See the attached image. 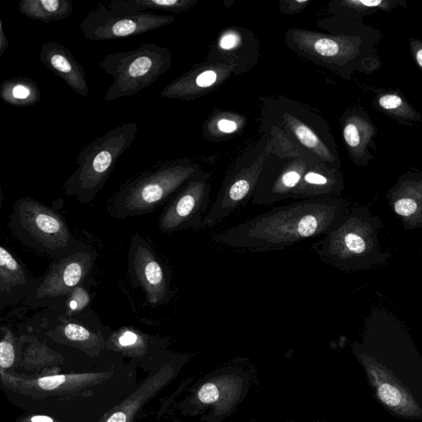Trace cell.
<instances>
[{
    "label": "cell",
    "mask_w": 422,
    "mask_h": 422,
    "mask_svg": "<svg viewBox=\"0 0 422 422\" xmlns=\"http://www.w3.org/2000/svg\"><path fill=\"white\" fill-rule=\"evenodd\" d=\"M376 133L377 130L368 118L358 116L346 124L343 136L352 153L358 157H363L364 155H370V147Z\"/></svg>",
    "instance_id": "4fadbf2b"
},
{
    "label": "cell",
    "mask_w": 422,
    "mask_h": 422,
    "mask_svg": "<svg viewBox=\"0 0 422 422\" xmlns=\"http://www.w3.org/2000/svg\"><path fill=\"white\" fill-rule=\"evenodd\" d=\"M9 47V41L6 35V31L3 30V21L0 20V57H2L6 53Z\"/></svg>",
    "instance_id": "4dcf8cb0"
},
{
    "label": "cell",
    "mask_w": 422,
    "mask_h": 422,
    "mask_svg": "<svg viewBox=\"0 0 422 422\" xmlns=\"http://www.w3.org/2000/svg\"><path fill=\"white\" fill-rule=\"evenodd\" d=\"M9 226L24 245L54 258L66 255L75 242L61 215L31 197L16 201Z\"/></svg>",
    "instance_id": "5b68a950"
},
{
    "label": "cell",
    "mask_w": 422,
    "mask_h": 422,
    "mask_svg": "<svg viewBox=\"0 0 422 422\" xmlns=\"http://www.w3.org/2000/svg\"><path fill=\"white\" fill-rule=\"evenodd\" d=\"M139 127L123 124L98 137L80 151L77 168L64 183L67 196H75L82 203L93 201L103 189L121 156L135 141Z\"/></svg>",
    "instance_id": "7a4b0ae2"
},
{
    "label": "cell",
    "mask_w": 422,
    "mask_h": 422,
    "mask_svg": "<svg viewBox=\"0 0 422 422\" xmlns=\"http://www.w3.org/2000/svg\"><path fill=\"white\" fill-rule=\"evenodd\" d=\"M15 349L10 342L3 340L0 343V366L9 368L15 362Z\"/></svg>",
    "instance_id": "7402d4cb"
},
{
    "label": "cell",
    "mask_w": 422,
    "mask_h": 422,
    "mask_svg": "<svg viewBox=\"0 0 422 422\" xmlns=\"http://www.w3.org/2000/svg\"><path fill=\"white\" fill-rule=\"evenodd\" d=\"M191 4L189 0H115L107 6L114 11L140 13L163 10L179 13L186 11Z\"/></svg>",
    "instance_id": "9a60e30c"
},
{
    "label": "cell",
    "mask_w": 422,
    "mask_h": 422,
    "mask_svg": "<svg viewBox=\"0 0 422 422\" xmlns=\"http://www.w3.org/2000/svg\"><path fill=\"white\" fill-rule=\"evenodd\" d=\"M240 36L236 34L229 33L224 35L220 40V47L224 50H232L240 43Z\"/></svg>",
    "instance_id": "4316f807"
},
{
    "label": "cell",
    "mask_w": 422,
    "mask_h": 422,
    "mask_svg": "<svg viewBox=\"0 0 422 422\" xmlns=\"http://www.w3.org/2000/svg\"><path fill=\"white\" fill-rule=\"evenodd\" d=\"M18 10L31 20L50 24L70 17L73 3L71 0H22Z\"/></svg>",
    "instance_id": "8fae6325"
},
{
    "label": "cell",
    "mask_w": 422,
    "mask_h": 422,
    "mask_svg": "<svg viewBox=\"0 0 422 422\" xmlns=\"http://www.w3.org/2000/svg\"><path fill=\"white\" fill-rule=\"evenodd\" d=\"M376 105L382 112L402 124L421 120L417 113L407 101L396 93H381L375 99Z\"/></svg>",
    "instance_id": "2e32d148"
},
{
    "label": "cell",
    "mask_w": 422,
    "mask_h": 422,
    "mask_svg": "<svg viewBox=\"0 0 422 422\" xmlns=\"http://www.w3.org/2000/svg\"><path fill=\"white\" fill-rule=\"evenodd\" d=\"M107 422H126V416L123 412H118L110 416Z\"/></svg>",
    "instance_id": "1f68e13d"
},
{
    "label": "cell",
    "mask_w": 422,
    "mask_h": 422,
    "mask_svg": "<svg viewBox=\"0 0 422 422\" xmlns=\"http://www.w3.org/2000/svg\"><path fill=\"white\" fill-rule=\"evenodd\" d=\"M175 20L174 17L153 12L114 11L107 4L100 3L82 22L80 31L90 41L117 40L148 34Z\"/></svg>",
    "instance_id": "8992f818"
},
{
    "label": "cell",
    "mask_w": 422,
    "mask_h": 422,
    "mask_svg": "<svg viewBox=\"0 0 422 422\" xmlns=\"http://www.w3.org/2000/svg\"><path fill=\"white\" fill-rule=\"evenodd\" d=\"M396 213L402 217H409L414 214L417 210V204L414 200L409 198H402L396 201L394 205Z\"/></svg>",
    "instance_id": "603a6c76"
},
{
    "label": "cell",
    "mask_w": 422,
    "mask_h": 422,
    "mask_svg": "<svg viewBox=\"0 0 422 422\" xmlns=\"http://www.w3.org/2000/svg\"><path fill=\"white\" fill-rule=\"evenodd\" d=\"M129 272L132 281L143 289L151 305H162L168 300V275L151 247L139 236L131 242Z\"/></svg>",
    "instance_id": "ba28073f"
},
{
    "label": "cell",
    "mask_w": 422,
    "mask_h": 422,
    "mask_svg": "<svg viewBox=\"0 0 422 422\" xmlns=\"http://www.w3.org/2000/svg\"><path fill=\"white\" fill-rule=\"evenodd\" d=\"M66 380L65 375L49 376V377L40 379L38 380V385L43 389L53 390L65 383Z\"/></svg>",
    "instance_id": "d4e9b609"
},
{
    "label": "cell",
    "mask_w": 422,
    "mask_h": 422,
    "mask_svg": "<svg viewBox=\"0 0 422 422\" xmlns=\"http://www.w3.org/2000/svg\"><path fill=\"white\" fill-rule=\"evenodd\" d=\"M315 52L324 57H333L340 52V45L336 41L329 38H320L314 45Z\"/></svg>",
    "instance_id": "ffe728a7"
},
{
    "label": "cell",
    "mask_w": 422,
    "mask_h": 422,
    "mask_svg": "<svg viewBox=\"0 0 422 422\" xmlns=\"http://www.w3.org/2000/svg\"><path fill=\"white\" fill-rule=\"evenodd\" d=\"M172 65L171 52L157 44L146 43L128 52L109 54L99 66L114 81L104 95L106 103L131 97L149 88Z\"/></svg>",
    "instance_id": "277c9868"
},
{
    "label": "cell",
    "mask_w": 422,
    "mask_h": 422,
    "mask_svg": "<svg viewBox=\"0 0 422 422\" xmlns=\"http://www.w3.org/2000/svg\"><path fill=\"white\" fill-rule=\"evenodd\" d=\"M218 128L224 133H233L236 131L238 126L235 122L223 119L218 122Z\"/></svg>",
    "instance_id": "f546056e"
},
{
    "label": "cell",
    "mask_w": 422,
    "mask_h": 422,
    "mask_svg": "<svg viewBox=\"0 0 422 422\" xmlns=\"http://www.w3.org/2000/svg\"><path fill=\"white\" fill-rule=\"evenodd\" d=\"M196 168L184 162H163L138 174L110 201L115 217L127 218L153 212L196 175Z\"/></svg>",
    "instance_id": "3957f363"
},
{
    "label": "cell",
    "mask_w": 422,
    "mask_h": 422,
    "mask_svg": "<svg viewBox=\"0 0 422 422\" xmlns=\"http://www.w3.org/2000/svg\"><path fill=\"white\" fill-rule=\"evenodd\" d=\"M26 273L10 252L0 247V291L8 292L13 287L26 284Z\"/></svg>",
    "instance_id": "e0dca14e"
},
{
    "label": "cell",
    "mask_w": 422,
    "mask_h": 422,
    "mask_svg": "<svg viewBox=\"0 0 422 422\" xmlns=\"http://www.w3.org/2000/svg\"><path fill=\"white\" fill-rule=\"evenodd\" d=\"M0 98L11 107L27 108L41 99V92L38 82L24 76L6 80L0 85Z\"/></svg>",
    "instance_id": "7c38bea8"
},
{
    "label": "cell",
    "mask_w": 422,
    "mask_h": 422,
    "mask_svg": "<svg viewBox=\"0 0 422 422\" xmlns=\"http://www.w3.org/2000/svg\"><path fill=\"white\" fill-rule=\"evenodd\" d=\"M346 3L357 13L371 15L378 11H389L390 9L395 8L397 4H402V2L392 1V0H350Z\"/></svg>",
    "instance_id": "ac0fdd59"
},
{
    "label": "cell",
    "mask_w": 422,
    "mask_h": 422,
    "mask_svg": "<svg viewBox=\"0 0 422 422\" xmlns=\"http://www.w3.org/2000/svg\"><path fill=\"white\" fill-rule=\"evenodd\" d=\"M39 59L45 68L61 78L77 95L88 96L89 89L85 68L65 45L57 41H48L41 45Z\"/></svg>",
    "instance_id": "30bf717a"
},
{
    "label": "cell",
    "mask_w": 422,
    "mask_h": 422,
    "mask_svg": "<svg viewBox=\"0 0 422 422\" xmlns=\"http://www.w3.org/2000/svg\"><path fill=\"white\" fill-rule=\"evenodd\" d=\"M64 334L73 342H85L91 337V333L88 329L76 323H67L64 327Z\"/></svg>",
    "instance_id": "44dd1931"
},
{
    "label": "cell",
    "mask_w": 422,
    "mask_h": 422,
    "mask_svg": "<svg viewBox=\"0 0 422 422\" xmlns=\"http://www.w3.org/2000/svg\"><path fill=\"white\" fill-rule=\"evenodd\" d=\"M410 48L412 56L422 71V41L417 39L410 40Z\"/></svg>",
    "instance_id": "83f0119b"
},
{
    "label": "cell",
    "mask_w": 422,
    "mask_h": 422,
    "mask_svg": "<svg viewBox=\"0 0 422 422\" xmlns=\"http://www.w3.org/2000/svg\"><path fill=\"white\" fill-rule=\"evenodd\" d=\"M31 422H53V420L48 416H36L31 419Z\"/></svg>",
    "instance_id": "d6a6232c"
},
{
    "label": "cell",
    "mask_w": 422,
    "mask_h": 422,
    "mask_svg": "<svg viewBox=\"0 0 422 422\" xmlns=\"http://www.w3.org/2000/svg\"><path fill=\"white\" fill-rule=\"evenodd\" d=\"M219 391L217 386L213 384H206L200 389L198 398L203 403H212L217 402L219 398Z\"/></svg>",
    "instance_id": "cb8c5ba5"
},
{
    "label": "cell",
    "mask_w": 422,
    "mask_h": 422,
    "mask_svg": "<svg viewBox=\"0 0 422 422\" xmlns=\"http://www.w3.org/2000/svg\"><path fill=\"white\" fill-rule=\"evenodd\" d=\"M217 80V73L209 71L201 73L199 75H197L194 82L197 86L200 87V88H208V87L214 85Z\"/></svg>",
    "instance_id": "484cf974"
},
{
    "label": "cell",
    "mask_w": 422,
    "mask_h": 422,
    "mask_svg": "<svg viewBox=\"0 0 422 422\" xmlns=\"http://www.w3.org/2000/svg\"><path fill=\"white\" fill-rule=\"evenodd\" d=\"M337 180L321 171L310 170L303 176L291 198L314 200L328 198L336 190Z\"/></svg>",
    "instance_id": "5bb4252c"
},
{
    "label": "cell",
    "mask_w": 422,
    "mask_h": 422,
    "mask_svg": "<svg viewBox=\"0 0 422 422\" xmlns=\"http://www.w3.org/2000/svg\"><path fill=\"white\" fill-rule=\"evenodd\" d=\"M342 205L330 198L302 200L279 206L215 237L233 249L272 251L327 235L340 217Z\"/></svg>",
    "instance_id": "6da1fadb"
},
{
    "label": "cell",
    "mask_w": 422,
    "mask_h": 422,
    "mask_svg": "<svg viewBox=\"0 0 422 422\" xmlns=\"http://www.w3.org/2000/svg\"><path fill=\"white\" fill-rule=\"evenodd\" d=\"M291 127L298 140L303 145L310 149L320 151V152H322L323 158H326L324 147L320 143L318 136L314 134L313 131H311L308 126L303 125L301 123L291 122Z\"/></svg>",
    "instance_id": "d6986e66"
},
{
    "label": "cell",
    "mask_w": 422,
    "mask_h": 422,
    "mask_svg": "<svg viewBox=\"0 0 422 422\" xmlns=\"http://www.w3.org/2000/svg\"><path fill=\"white\" fill-rule=\"evenodd\" d=\"M210 208L208 177L194 175L164 209L159 228L166 233L203 228Z\"/></svg>",
    "instance_id": "52a82bcc"
},
{
    "label": "cell",
    "mask_w": 422,
    "mask_h": 422,
    "mask_svg": "<svg viewBox=\"0 0 422 422\" xmlns=\"http://www.w3.org/2000/svg\"><path fill=\"white\" fill-rule=\"evenodd\" d=\"M138 340V336L133 332L127 331L123 333L120 338H119V343L122 347H129L134 345Z\"/></svg>",
    "instance_id": "f1b7e54d"
},
{
    "label": "cell",
    "mask_w": 422,
    "mask_h": 422,
    "mask_svg": "<svg viewBox=\"0 0 422 422\" xmlns=\"http://www.w3.org/2000/svg\"><path fill=\"white\" fill-rule=\"evenodd\" d=\"M96 255L93 250L81 247L61 256L50 269L36 291L40 300L68 295L84 281L93 268Z\"/></svg>",
    "instance_id": "9c48e42d"
}]
</instances>
